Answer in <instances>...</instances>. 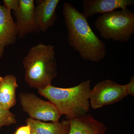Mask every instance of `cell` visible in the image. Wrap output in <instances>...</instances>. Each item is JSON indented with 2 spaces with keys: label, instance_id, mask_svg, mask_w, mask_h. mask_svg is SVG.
Here are the masks:
<instances>
[{
  "label": "cell",
  "instance_id": "1",
  "mask_svg": "<svg viewBox=\"0 0 134 134\" xmlns=\"http://www.w3.org/2000/svg\"><path fill=\"white\" fill-rule=\"evenodd\" d=\"M63 14L70 46L85 60L98 62L105 58L106 46L92 29L87 19L74 6L65 2Z\"/></svg>",
  "mask_w": 134,
  "mask_h": 134
},
{
  "label": "cell",
  "instance_id": "2",
  "mask_svg": "<svg viewBox=\"0 0 134 134\" xmlns=\"http://www.w3.org/2000/svg\"><path fill=\"white\" fill-rule=\"evenodd\" d=\"M54 46L39 43L32 47L24 58L25 81L30 87L37 90L52 85L58 76Z\"/></svg>",
  "mask_w": 134,
  "mask_h": 134
},
{
  "label": "cell",
  "instance_id": "3",
  "mask_svg": "<svg viewBox=\"0 0 134 134\" xmlns=\"http://www.w3.org/2000/svg\"><path fill=\"white\" fill-rule=\"evenodd\" d=\"M91 80L87 79L74 87L62 88L52 85L38 90V93L58 108L68 120L86 115L90 110Z\"/></svg>",
  "mask_w": 134,
  "mask_h": 134
},
{
  "label": "cell",
  "instance_id": "4",
  "mask_svg": "<svg viewBox=\"0 0 134 134\" xmlns=\"http://www.w3.org/2000/svg\"><path fill=\"white\" fill-rule=\"evenodd\" d=\"M95 27L104 39L125 43L134 34V13L127 8L99 16Z\"/></svg>",
  "mask_w": 134,
  "mask_h": 134
},
{
  "label": "cell",
  "instance_id": "5",
  "mask_svg": "<svg viewBox=\"0 0 134 134\" xmlns=\"http://www.w3.org/2000/svg\"><path fill=\"white\" fill-rule=\"evenodd\" d=\"M19 101L23 110L30 118L40 121L59 122L61 116L58 108L49 101H45L34 93L21 92Z\"/></svg>",
  "mask_w": 134,
  "mask_h": 134
},
{
  "label": "cell",
  "instance_id": "6",
  "mask_svg": "<svg viewBox=\"0 0 134 134\" xmlns=\"http://www.w3.org/2000/svg\"><path fill=\"white\" fill-rule=\"evenodd\" d=\"M127 84H119L106 79L96 84L90 95V107L97 109L119 102L127 96Z\"/></svg>",
  "mask_w": 134,
  "mask_h": 134
},
{
  "label": "cell",
  "instance_id": "7",
  "mask_svg": "<svg viewBox=\"0 0 134 134\" xmlns=\"http://www.w3.org/2000/svg\"><path fill=\"white\" fill-rule=\"evenodd\" d=\"M35 8L34 0H19V8L14 12L18 38L22 39L30 34L40 32L34 20Z\"/></svg>",
  "mask_w": 134,
  "mask_h": 134
},
{
  "label": "cell",
  "instance_id": "8",
  "mask_svg": "<svg viewBox=\"0 0 134 134\" xmlns=\"http://www.w3.org/2000/svg\"><path fill=\"white\" fill-rule=\"evenodd\" d=\"M59 0H38L34 9V20L40 31L46 32L58 20L56 9Z\"/></svg>",
  "mask_w": 134,
  "mask_h": 134
},
{
  "label": "cell",
  "instance_id": "9",
  "mask_svg": "<svg viewBox=\"0 0 134 134\" xmlns=\"http://www.w3.org/2000/svg\"><path fill=\"white\" fill-rule=\"evenodd\" d=\"M17 38L16 23L12 18L11 10L0 4V59L4 55L5 47L15 44Z\"/></svg>",
  "mask_w": 134,
  "mask_h": 134
},
{
  "label": "cell",
  "instance_id": "10",
  "mask_svg": "<svg viewBox=\"0 0 134 134\" xmlns=\"http://www.w3.org/2000/svg\"><path fill=\"white\" fill-rule=\"evenodd\" d=\"M134 0H83V14L86 18L134 5Z\"/></svg>",
  "mask_w": 134,
  "mask_h": 134
},
{
  "label": "cell",
  "instance_id": "11",
  "mask_svg": "<svg viewBox=\"0 0 134 134\" xmlns=\"http://www.w3.org/2000/svg\"><path fill=\"white\" fill-rule=\"evenodd\" d=\"M69 120L70 123L69 134H105L108 129L103 122L91 114Z\"/></svg>",
  "mask_w": 134,
  "mask_h": 134
},
{
  "label": "cell",
  "instance_id": "12",
  "mask_svg": "<svg viewBox=\"0 0 134 134\" xmlns=\"http://www.w3.org/2000/svg\"><path fill=\"white\" fill-rule=\"evenodd\" d=\"M18 86L16 77L14 75L0 76V107L10 110L15 105L16 92Z\"/></svg>",
  "mask_w": 134,
  "mask_h": 134
},
{
  "label": "cell",
  "instance_id": "13",
  "mask_svg": "<svg viewBox=\"0 0 134 134\" xmlns=\"http://www.w3.org/2000/svg\"><path fill=\"white\" fill-rule=\"evenodd\" d=\"M25 122L30 127L31 131L37 134H69L70 129L68 120L46 123L29 118L26 119Z\"/></svg>",
  "mask_w": 134,
  "mask_h": 134
},
{
  "label": "cell",
  "instance_id": "14",
  "mask_svg": "<svg viewBox=\"0 0 134 134\" xmlns=\"http://www.w3.org/2000/svg\"><path fill=\"white\" fill-rule=\"evenodd\" d=\"M17 120L14 114L10 110L0 107V130L4 126H7L16 123Z\"/></svg>",
  "mask_w": 134,
  "mask_h": 134
},
{
  "label": "cell",
  "instance_id": "15",
  "mask_svg": "<svg viewBox=\"0 0 134 134\" xmlns=\"http://www.w3.org/2000/svg\"><path fill=\"white\" fill-rule=\"evenodd\" d=\"M3 2L4 7L10 10H13L14 12L19 8V0H3Z\"/></svg>",
  "mask_w": 134,
  "mask_h": 134
},
{
  "label": "cell",
  "instance_id": "16",
  "mask_svg": "<svg viewBox=\"0 0 134 134\" xmlns=\"http://www.w3.org/2000/svg\"><path fill=\"white\" fill-rule=\"evenodd\" d=\"M14 134H31V129L29 125L19 127L16 130Z\"/></svg>",
  "mask_w": 134,
  "mask_h": 134
},
{
  "label": "cell",
  "instance_id": "17",
  "mask_svg": "<svg viewBox=\"0 0 134 134\" xmlns=\"http://www.w3.org/2000/svg\"><path fill=\"white\" fill-rule=\"evenodd\" d=\"M127 95L133 96H134V76L131 77L130 81L127 84Z\"/></svg>",
  "mask_w": 134,
  "mask_h": 134
},
{
  "label": "cell",
  "instance_id": "18",
  "mask_svg": "<svg viewBox=\"0 0 134 134\" xmlns=\"http://www.w3.org/2000/svg\"><path fill=\"white\" fill-rule=\"evenodd\" d=\"M31 134H37L35 132H33V131H31Z\"/></svg>",
  "mask_w": 134,
  "mask_h": 134
}]
</instances>
